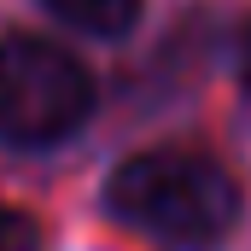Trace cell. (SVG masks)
<instances>
[{"label":"cell","instance_id":"6da1fadb","mask_svg":"<svg viewBox=\"0 0 251 251\" xmlns=\"http://www.w3.org/2000/svg\"><path fill=\"white\" fill-rule=\"evenodd\" d=\"M105 199L164 251H204L240 222V187L199 152H140L111 176Z\"/></svg>","mask_w":251,"mask_h":251},{"label":"cell","instance_id":"7a4b0ae2","mask_svg":"<svg viewBox=\"0 0 251 251\" xmlns=\"http://www.w3.org/2000/svg\"><path fill=\"white\" fill-rule=\"evenodd\" d=\"M94 82L64 47L41 35L0 41V140L12 146H53L88 117Z\"/></svg>","mask_w":251,"mask_h":251},{"label":"cell","instance_id":"3957f363","mask_svg":"<svg viewBox=\"0 0 251 251\" xmlns=\"http://www.w3.org/2000/svg\"><path fill=\"white\" fill-rule=\"evenodd\" d=\"M64 24L88 29V35H123L140 18V0H47Z\"/></svg>","mask_w":251,"mask_h":251},{"label":"cell","instance_id":"277c9868","mask_svg":"<svg viewBox=\"0 0 251 251\" xmlns=\"http://www.w3.org/2000/svg\"><path fill=\"white\" fill-rule=\"evenodd\" d=\"M0 251H35V222L0 199Z\"/></svg>","mask_w":251,"mask_h":251},{"label":"cell","instance_id":"5b68a950","mask_svg":"<svg viewBox=\"0 0 251 251\" xmlns=\"http://www.w3.org/2000/svg\"><path fill=\"white\" fill-rule=\"evenodd\" d=\"M246 94H251V29H246Z\"/></svg>","mask_w":251,"mask_h":251}]
</instances>
